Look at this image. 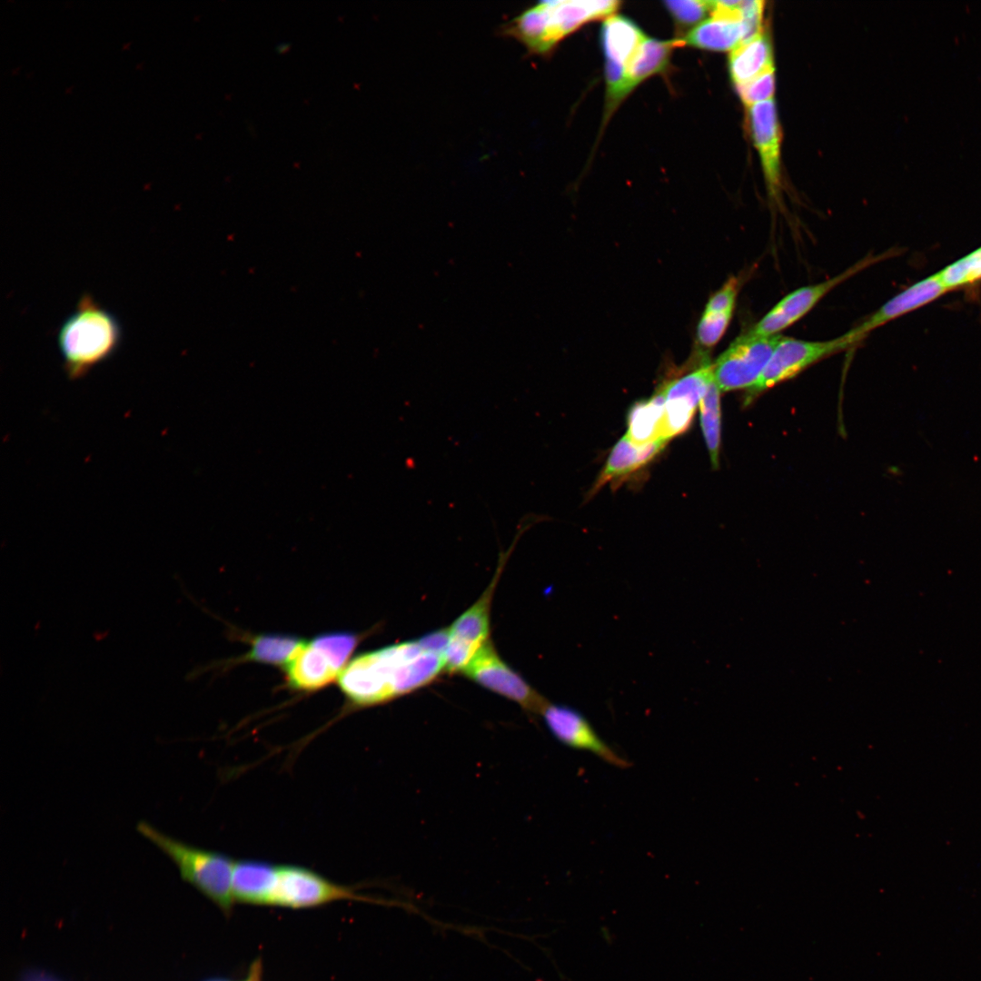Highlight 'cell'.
<instances>
[{"label":"cell","instance_id":"obj_1","mask_svg":"<svg viewBox=\"0 0 981 981\" xmlns=\"http://www.w3.org/2000/svg\"><path fill=\"white\" fill-rule=\"evenodd\" d=\"M443 669V655L416 639L358 655L342 669L338 682L352 706L365 708L414 691Z\"/></svg>","mask_w":981,"mask_h":981},{"label":"cell","instance_id":"obj_2","mask_svg":"<svg viewBox=\"0 0 981 981\" xmlns=\"http://www.w3.org/2000/svg\"><path fill=\"white\" fill-rule=\"evenodd\" d=\"M123 330L117 317L91 294L84 293L74 311L63 322L57 343L70 379L84 377L119 349Z\"/></svg>","mask_w":981,"mask_h":981},{"label":"cell","instance_id":"obj_3","mask_svg":"<svg viewBox=\"0 0 981 981\" xmlns=\"http://www.w3.org/2000/svg\"><path fill=\"white\" fill-rule=\"evenodd\" d=\"M619 5L613 0L542 1L504 24L500 34L517 40L530 54L544 55L583 24L612 15Z\"/></svg>","mask_w":981,"mask_h":981},{"label":"cell","instance_id":"obj_4","mask_svg":"<svg viewBox=\"0 0 981 981\" xmlns=\"http://www.w3.org/2000/svg\"><path fill=\"white\" fill-rule=\"evenodd\" d=\"M137 831L178 868L181 877L230 913L235 902L232 890L235 861L224 854L206 850L174 838L146 821L137 824Z\"/></svg>","mask_w":981,"mask_h":981},{"label":"cell","instance_id":"obj_5","mask_svg":"<svg viewBox=\"0 0 981 981\" xmlns=\"http://www.w3.org/2000/svg\"><path fill=\"white\" fill-rule=\"evenodd\" d=\"M360 637L352 632H331L304 641L285 666L292 688L313 691L341 674Z\"/></svg>","mask_w":981,"mask_h":981},{"label":"cell","instance_id":"obj_6","mask_svg":"<svg viewBox=\"0 0 981 981\" xmlns=\"http://www.w3.org/2000/svg\"><path fill=\"white\" fill-rule=\"evenodd\" d=\"M849 332L822 342L804 341L782 336L758 381L748 390L745 405L784 381L791 379L814 363L857 344Z\"/></svg>","mask_w":981,"mask_h":981},{"label":"cell","instance_id":"obj_7","mask_svg":"<svg viewBox=\"0 0 981 981\" xmlns=\"http://www.w3.org/2000/svg\"><path fill=\"white\" fill-rule=\"evenodd\" d=\"M782 335H762L751 329L738 336L713 363L720 391L752 387L762 375Z\"/></svg>","mask_w":981,"mask_h":981},{"label":"cell","instance_id":"obj_8","mask_svg":"<svg viewBox=\"0 0 981 981\" xmlns=\"http://www.w3.org/2000/svg\"><path fill=\"white\" fill-rule=\"evenodd\" d=\"M342 899L381 903L357 895L351 887L333 883L306 867L278 865L269 905L305 908Z\"/></svg>","mask_w":981,"mask_h":981},{"label":"cell","instance_id":"obj_9","mask_svg":"<svg viewBox=\"0 0 981 981\" xmlns=\"http://www.w3.org/2000/svg\"><path fill=\"white\" fill-rule=\"evenodd\" d=\"M472 681L507 698L531 714L541 713L549 702L505 663L491 642H486L462 670Z\"/></svg>","mask_w":981,"mask_h":981},{"label":"cell","instance_id":"obj_10","mask_svg":"<svg viewBox=\"0 0 981 981\" xmlns=\"http://www.w3.org/2000/svg\"><path fill=\"white\" fill-rule=\"evenodd\" d=\"M885 255H867L825 282L800 287L776 303L751 330L762 335L780 334L808 312L836 286L878 262Z\"/></svg>","mask_w":981,"mask_h":981},{"label":"cell","instance_id":"obj_11","mask_svg":"<svg viewBox=\"0 0 981 981\" xmlns=\"http://www.w3.org/2000/svg\"><path fill=\"white\" fill-rule=\"evenodd\" d=\"M501 567L499 566L493 580L479 600L449 628V641L444 652L447 671H462L489 641L490 602Z\"/></svg>","mask_w":981,"mask_h":981},{"label":"cell","instance_id":"obj_12","mask_svg":"<svg viewBox=\"0 0 981 981\" xmlns=\"http://www.w3.org/2000/svg\"><path fill=\"white\" fill-rule=\"evenodd\" d=\"M540 715L551 735L568 748L590 752L619 768L631 765L600 737L589 719L576 708L548 702Z\"/></svg>","mask_w":981,"mask_h":981},{"label":"cell","instance_id":"obj_13","mask_svg":"<svg viewBox=\"0 0 981 981\" xmlns=\"http://www.w3.org/2000/svg\"><path fill=\"white\" fill-rule=\"evenodd\" d=\"M646 38L639 27L622 15L606 18L601 28V42L605 56L607 111H611L621 99L626 66Z\"/></svg>","mask_w":981,"mask_h":981},{"label":"cell","instance_id":"obj_14","mask_svg":"<svg viewBox=\"0 0 981 981\" xmlns=\"http://www.w3.org/2000/svg\"><path fill=\"white\" fill-rule=\"evenodd\" d=\"M748 120L769 193L776 197L780 187L781 132L774 100L748 106Z\"/></svg>","mask_w":981,"mask_h":981},{"label":"cell","instance_id":"obj_15","mask_svg":"<svg viewBox=\"0 0 981 981\" xmlns=\"http://www.w3.org/2000/svg\"><path fill=\"white\" fill-rule=\"evenodd\" d=\"M946 291L936 275L927 277L891 298L866 321L848 332L861 342L873 330L936 299Z\"/></svg>","mask_w":981,"mask_h":981},{"label":"cell","instance_id":"obj_16","mask_svg":"<svg viewBox=\"0 0 981 981\" xmlns=\"http://www.w3.org/2000/svg\"><path fill=\"white\" fill-rule=\"evenodd\" d=\"M739 288V278L733 276L709 297L697 328L698 356L708 357L707 352L713 348L726 332L734 312Z\"/></svg>","mask_w":981,"mask_h":981},{"label":"cell","instance_id":"obj_17","mask_svg":"<svg viewBox=\"0 0 981 981\" xmlns=\"http://www.w3.org/2000/svg\"><path fill=\"white\" fill-rule=\"evenodd\" d=\"M278 865L258 860L235 861L232 890L234 901L269 905Z\"/></svg>","mask_w":981,"mask_h":981},{"label":"cell","instance_id":"obj_18","mask_svg":"<svg viewBox=\"0 0 981 981\" xmlns=\"http://www.w3.org/2000/svg\"><path fill=\"white\" fill-rule=\"evenodd\" d=\"M749 34L740 19L711 15L682 38L683 45L710 51L734 50L746 41Z\"/></svg>","mask_w":981,"mask_h":981},{"label":"cell","instance_id":"obj_19","mask_svg":"<svg viewBox=\"0 0 981 981\" xmlns=\"http://www.w3.org/2000/svg\"><path fill=\"white\" fill-rule=\"evenodd\" d=\"M666 442L638 445L625 435L613 447L605 467L593 486V492L609 482L618 481L647 465L663 450Z\"/></svg>","mask_w":981,"mask_h":981},{"label":"cell","instance_id":"obj_20","mask_svg":"<svg viewBox=\"0 0 981 981\" xmlns=\"http://www.w3.org/2000/svg\"><path fill=\"white\" fill-rule=\"evenodd\" d=\"M680 45H683L681 39L659 40L646 36L626 66L621 99L642 81L663 71L672 50Z\"/></svg>","mask_w":981,"mask_h":981},{"label":"cell","instance_id":"obj_21","mask_svg":"<svg viewBox=\"0 0 981 981\" xmlns=\"http://www.w3.org/2000/svg\"><path fill=\"white\" fill-rule=\"evenodd\" d=\"M772 67L771 44L764 32L744 42L729 54L728 70L736 86L748 83Z\"/></svg>","mask_w":981,"mask_h":981},{"label":"cell","instance_id":"obj_22","mask_svg":"<svg viewBox=\"0 0 981 981\" xmlns=\"http://www.w3.org/2000/svg\"><path fill=\"white\" fill-rule=\"evenodd\" d=\"M664 402L663 392L659 390L651 398L633 405L628 416V431L625 436L638 445L663 441L661 424Z\"/></svg>","mask_w":981,"mask_h":981},{"label":"cell","instance_id":"obj_23","mask_svg":"<svg viewBox=\"0 0 981 981\" xmlns=\"http://www.w3.org/2000/svg\"><path fill=\"white\" fill-rule=\"evenodd\" d=\"M303 642L304 640L292 635H259L252 640L246 659L272 665L287 664Z\"/></svg>","mask_w":981,"mask_h":981},{"label":"cell","instance_id":"obj_24","mask_svg":"<svg viewBox=\"0 0 981 981\" xmlns=\"http://www.w3.org/2000/svg\"><path fill=\"white\" fill-rule=\"evenodd\" d=\"M720 392L714 381L699 402L701 428L713 468L718 467L720 449Z\"/></svg>","mask_w":981,"mask_h":981},{"label":"cell","instance_id":"obj_25","mask_svg":"<svg viewBox=\"0 0 981 981\" xmlns=\"http://www.w3.org/2000/svg\"><path fill=\"white\" fill-rule=\"evenodd\" d=\"M742 102L752 105L772 99L775 92V69L769 68L758 76L743 84L736 86Z\"/></svg>","mask_w":981,"mask_h":981},{"label":"cell","instance_id":"obj_26","mask_svg":"<svg viewBox=\"0 0 981 981\" xmlns=\"http://www.w3.org/2000/svg\"><path fill=\"white\" fill-rule=\"evenodd\" d=\"M676 22L682 25H690L700 21L710 11L709 1L683 0L664 2Z\"/></svg>","mask_w":981,"mask_h":981},{"label":"cell","instance_id":"obj_27","mask_svg":"<svg viewBox=\"0 0 981 981\" xmlns=\"http://www.w3.org/2000/svg\"><path fill=\"white\" fill-rule=\"evenodd\" d=\"M970 272L971 282L981 279V247L966 256Z\"/></svg>","mask_w":981,"mask_h":981},{"label":"cell","instance_id":"obj_28","mask_svg":"<svg viewBox=\"0 0 981 981\" xmlns=\"http://www.w3.org/2000/svg\"><path fill=\"white\" fill-rule=\"evenodd\" d=\"M262 966L259 960L255 961L252 966L248 977L244 981H261Z\"/></svg>","mask_w":981,"mask_h":981},{"label":"cell","instance_id":"obj_29","mask_svg":"<svg viewBox=\"0 0 981 981\" xmlns=\"http://www.w3.org/2000/svg\"><path fill=\"white\" fill-rule=\"evenodd\" d=\"M24 981H57V980L53 978L52 976H50L48 975L36 973V974H30L29 976H27L24 979Z\"/></svg>","mask_w":981,"mask_h":981},{"label":"cell","instance_id":"obj_30","mask_svg":"<svg viewBox=\"0 0 981 981\" xmlns=\"http://www.w3.org/2000/svg\"><path fill=\"white\" fill-rule=\"evenodd\" d=\"M219 981V980H218Z\"/></svg>","mask_w":981,"mask_h":981}]
</instances>
